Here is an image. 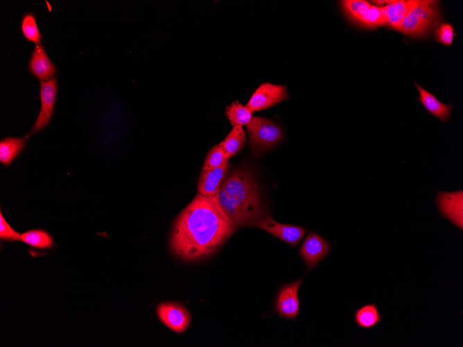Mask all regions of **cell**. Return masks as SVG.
Listing matches in <instances>:
<instances>
[{
  "mask_svg": "<svg viewBox=\"0 0 463 347\" xmlns=\"http://www.w3.org/2000/svg\"><path fill=\"white\" fill-rule=\"evenodd\" d=\"M419 0L393 1L385 7L386 25L390 28L397 27L417 6Z\"/></svg>",
  "mask_w": 463,
  "mask_h": 347,
  "instance_id": "5bb4252c",
  "label": "cell"
},
{
  "mask_svg": "<svg viewBox=\"0 0 463 347\" xmlns=\"http://www.w3.org/2000/svg\"><path fill=\"white\" fill-rule=\"evenodd\" d=\"M157 314L164 325L177 333H182L188 328L191 319L186 308L175 302L159 303L157 308Z\"/></svg>",
  "mask_w": 463,
  "mask_h": 347,
  "instance_id": "8992f818",
  "label": "cell"
},
{
  "mask_svg": "<svg viewBox=\"0 0 463 347\" xmlns=\"http://www.w3.org/2000/svg\"><path fill=\"white\" fill-rule=\"evenodd\" d=\"M454 35L453 26L448 23L438 24L435 30L437 40L446 46H449L452 44Z\"/></svg>",
  "mask_w": 463,
  "mask_h": 347,
  "instance_id": "d4e9b609",
  "label": "cell"
},
{
  "mask_svg": "<svg viewBox=\"0 0 463 347\" xmlns=\"http://www.w3.org/2000/svg\"><path fill=\"white\" fill-rule=\"evenodd\" d=\"M20 233L15 231L6 222L0 213V238L6 240L14 241L20 239Z\"/></svg>",
  "mask_w": 463,
  "mask_h": 347,
  "instance_id": "484cf974",
  "label": "cell"
},
{
  "mask_svg": "<svg viewBox=\"0 0 463 347\" xmlns=\"http://www.w3.org/2000/svg\"><path fill=\"white\" fill-rule=\"evenodd\" d=\"M228 168L227 161L219 167L202 170L198 182V193L207 198H213L227 174Z\"/></svg>",
  "mask_w": 463,
  "mask_h": 347,
  "instance_id": "7c38bea8",
  "label": "cell"
},
{
  "mask_svg": "<svg viewBox=\"0 0 463 347\" xmlns=\"http://www.w3.org/2000/svg\"><path fill=\"white\" fill-rule=\"evenodd\" d=\"M386 24L385 7L371 6L366 19L365 28H375Z\"/></svg>",
  "mask_w": 463,
  "mask_h": 347,
  "instance_id": "cb8c5ba5",
  "label": "cell"
},
{
  "mask_svg": "<svg viewBox=\"0 0 463 347\" xmlns=\"http://www.w3.org/2000/svg\"><path fill=\"white\" fill-rule=\"evenodd\" d=\"M419 93V100L423 107L442 123H445L450 117L452 106L448 104H444L437 99V98L421 87L417 83H414Z\"/></svg>",
  "mask_w": 463,
  "mask_h": 347,
  "instance_id": "9a60e30c",
  "label": "cell"
},
{
  "mask_svg": "<svg viewBox=\"0 0 463 347\" xmlns=\"http://www.w3.org/2000/svg\"><path fill=\"white\" fill-rule=\"evenodd\" d=\"M28 69L40 81L49 80L55 75V66L48 57L42 43L35 45L31 53Z\"/></svg>",
  "mask_w": 463,
  "mask_h": 347,
  "instance_id": "4fadbf2b",
  "label": "cell"
},
{
  "mask_svg": "<svg viewBox=\"0 0 463 347\" xmlns=\"http://www.w3.org/2000/svg\"><path fill=\"white\" fill-rule=\"evenodd\" d=\"M212 199L236 226H253L265 215L258 184L245 170L236 169L227 173Z\"/></svg>",
  "mask_w": 463,
  "mask_h": 347,
  "instance_id": "7a4b0ae2",
  "label": "cell"
},
{
  "mask_svg": "<svg viewBox=\"0 0 463 347\" xmlns=\"http://www.w3.org/2000/svg\"><path fill=\"white\" fill-rule=\"evenodd\" d=\"M439 3L437 1H419L403 21L394 28L406 35H426L440 21Z\"/></svg>",
  "mask_w": 463,
  "mask_h": 347,
  "instance_id": "3957f363",
  "label": "cell"
},
{
  "mask_svg": "<svg viewBox=\"0 0 463 347\" xmlns=\"http://www.w3.org/2000/svg\"><path fill=\"white\" fill-rule=\"evenodd\" d=\"M226 115L233 126L247 125L252 118V112L238 101H234L226 107Z\"/></svg>",
  "mask_w": 463,
  "mask_h": 347,
  "instance_id": "ffe728a7",
  "label": "cell"
},
{
  "mask_svg": "<svg viewBox=\"0 0 463 347\" xmlns=\"http://www.w3.org/2000/svg\"><path fill=\"white\" fill-rule=\"evenodd\" d=\"M26 145L24 137H7L0 141V161L9 166L21 153Z\"/></svg>",
  "mask_w": 463,
  "mask_h": 347,
  "instance_id": "2e32d148",
  "label": "cell"
},
{
  "mask_svg": "<svg viewBox=\"0 0 463 347\" xmlns=\"http://www.w3.org/2000/svg\"><path fill=\"white\" fill-rule=\"evenodd\" d=\"M21 29L24 37L36 44L41 43V36L35 17L32 12L26 13L21 19Z\"/></svg>",
  "mask_w": 463,
  "mask_h": 347,
  "instance_id": "7402d4cb",
  "label": "cell"
},
{
  "mask_svg": "<svg viewBox=\"0 0 463 347\" xmlns=\"http://www.w3.org/2000/svg\"><path fill=\"white\" fill-rule=\"evenodd\" d=\"M287 97L285 86L263 83L252 94L246 107L254 112L274 105Z\"/></svg>",
  "mask_w": 463,
  "mask_h": 347,
  "instance_id": "52a82bcc",
  "label": "cell"
},
{
  "mask_svg": "<svg viewBox=\"0 0 463 347\" xmlns=\"http://www.w3.org/2000/svg\"><path fill=\"white\" fill-rule=\"evenodd\" d=\"M229 158L219 145H214L209 151L204 161L202 170H207L219 167L227 162Z\"/></svg>",
  "mask_w": 463,
  "mask_h": 347,
  "instance_id": "603a6c76",
  "label": "cell"
},
{
  "mask_svg": "<svg viewBox=\"0 0 463 347\" xmlns=\"http://www.w3.org/2000/svg\"><path fill=\"white\" fill-rule=\"evenodd\" d=\"M245 142V132L243 127L235 125L225 139L218 145L231 157L242 150Z\"/></svg>",
  "mask_w": 463,
  "mask_h": 347,
  "instance_id": "ac0fdd59",
  "label": "cell"
},
{
  "mask_svg": "<svg viewBox=\"0 0 463 347\" xmlns=\"http://www.w3.org/2000/svg\"><path fill=\"white\" fill-rule=\"evenodd\" d=\"M40 95L41 108L29 135H32L44 128L52 118L57 96V80L55 78L46 81H40Z\"/></svg>",
  "mask_w": 463,
  "mask_h": 347,
  "instance_id": "5b68a950",
  "label": "cell"
},
{
  "mask_svg": "<svg viewBox=\"0 0 463 347\" xmlns=\"http://www.w3.org/2000/svg\"><path fill=\"white\" fill-rule=\"evenodd\" d=\"M302 279L282 287L277 296L276 310L279 314L288 319H295L299 309L298 290Z\"/></svg>",
  "mask_w": 463,
  "mask_h": 347,
  "instance_id": "8fae6325",
  "label": "cell"
},
{
  "mask_svg": "<svg viewBox=\"0 0 463 347\" xmlns=\"http://www.w3.org/2000/svg\"><path fill=\"white\" fill-rule=\"evenodd\" d=\"M383 320L375 303L362 306L355 312V321L361 328L368 329L373 328Z\"/></svg>",
  "mask_w": 463,
  "mask_h": 347,
  "instance_id": "d6986e66",
  "label": "cell"
},
{
  "mask_svg": "<svg viewBox=\"0 0 463 347\" xmlns=\"http://www.w3.org/2000/svg\"><path fill=\"white\" fill-rule=\"evenodd\" d=\"M19 240L38 249L50 248L53 243L51 235L42 229L27 231L20 235Z\"/></svg>",
  "mask_w": 463,
  "mask_h": 347,
  "instance_id": "44dd1931",
  "label": "cell"
},
{
  "mask_svg": "<svg viewBox=\"0 0 463 347\" xmlns=\"http://www.w3.org/2000/svg\"><path fill=\"white\" fill-rule=\"evenodd\" d=\"M236 229L213 199L198 193L173 223L170 250L181 260L198 261L217 251Z\"/></svg>",
  "mask_w": 463,
  "mask_h": 347,
  "instance_id": "6da1fadb",
  "label": "cell"
},
{
  "mask_svg": "<svg viewBox=\"0 0 463 347\" xmlns=\"http://www.w3.org/2000/svg\"><path fill=\"white\" fill-rule=\"evenodd\" d=\"M246 127L251 150L257 156L276 145L283 136L279 125L263 117L254 116Z\"/></svg>",
  "mask_w": 463,
  "mask_h": 347,
  "instance_id": "277c9868",
  "label": "cell"
},
{
  "mask_svg": "<svg viewBox=\"0 0 463 347\" xmlns=\"http://www.w3.org/2000/svg\"><path fill=\"white\" fill-rule=\"evenodd\" d=\"M436 202L441 213L462 230L463 191H438Z\"/></svg>",
  "mask_w": 463,
  "mask_h": 347,
  "instance_id": "9c48e42d",
  "label": "cell"
},
{
  "mask_svg": "<svg viewBox=\"0 0 463 347\" xmlns=\"http://www.w3.org/2000/svg\"><path fill=\"white\" fill-rule=\"evenodd\" d=\"M329 250V243L317 233L311 232L305 238L299 255L304 260L307 270H310L326 257Z\"/></svg>",
  "mask_w": 463,
  "mask_h": 347,
  "instance_id": "30bf717a",
  "label": "cell"
},
{
  "mask_svg": "<svg viewBox=\"0 0 463 347\" xmlns=\"http://www.w3.org/2000/svg\"><path fill=\"white\" fill-rule=\"evenodd\" d=\"M343 10L354 23L365 27L367 15L371 4L362 0H346L341 1Z\"/></svg>",
  "mask_w": 463,
  "mask_h": 347,
  "instance_id": "e0dca14e",
  "label": "cell"
},
{
  "mask_svg": "<svg viewBox=\"0 0 463 347\" xmlns=\"http://www.w3.org/2000/svg\"><path fill=\"white\" fill-rule=\"evenodd\" d=\"M253 226L265 230L291 245L297 244L306 233L304 228L279 223L274 220L270 214L264 215Z\"/></svg>",
  "mask_w": 463,
  "mask_h": 347,
  "instance_id": "ba28073f",
  "label": "cell"
}]
</instances>
